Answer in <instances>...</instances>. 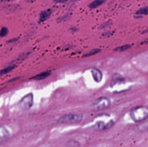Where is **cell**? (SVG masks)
Returning a JSON list of instances; mask_svg holds the SVG:
<instances>
[{"label": "cell", "mask_w": 148, "mask_h": 147, "mask_svg": "<svg viewBox=\"0 0 148 147\" xmlns=\"http://www.w3.org/2000/svg\"><path fill=\"white\" fill-rule=\"evenodd\" d=\"M130 117L135 122H140L148 118V107L139 106L130 111Z\"/></svg>", "instance_id": "obj_1"}, {"label": "cell", "mask_w": 148, "mask_h": 147, "mask_svg": "<svg viewBox=\"0 0 148 147\" xmlns=\"http://www.w3.org/2000/svg\"><path fill=\"white\" fill-rule=\"evenodd\" d=\"M83 116L80 114H69L62 116L58 122L63 124H74L81 122Z\"/></svg>", "instance_id": "obj_2"}, {"label": "cell", "mask_w": 148, "mask_h": 147, "mask_svg": "<svg viewBox=\"0 0 148 147\" xmlns=\"http://www.w3.org/2000/svg\"><path fill=\"white\" fill-rule=\"evenodd\" d=\"M110 101L108 98L101 97L97 98L93 103L92 107L95 110H101L108 108L110 106Z\"/></svg>", "instance_id": "obj_3"}, {"label": "cell", "mask_w": 148, "mask_h": 147, "mask_svg": "<svg viewBox=\"0 0 148 147\" xmlns=\"http://www.w3.org/2000/svg\"><path fill=\"white\" fill-rule=\"evenodd\" d=\"M34 104V96L29 93L23 97L19 103V106L23 110H28L33 106Z\"/></svg>", "instance_id": "obj_4"}, {"label": "cell", "mask_w": 148, "mask_h": 147, "mask_svg": "<svg viewBox=\"0 0 148 147\" xmlns=\"http://www.w3.org/2000/svg\"><path fill=\"white\" fill-rule=\"evenodd\" d=\"M10 137V133L6 127L0 126V143L6 141Z\"/></svg>", "instance_id": "obj_5"}, {"label": "cell", "mask_w": 148, "mask_h": 147, "mask_svg": "<svg viewBox=\"0 0 148 147\" xmlns=\"http://www.w3.org/2000/svg\"><path fill=\"white\" fill-rule=\"evenodd\" d=\"M91 73L94 80L97 82L99 83L101 82L103 78V74L101 70L97 68H94L91 70Z\"/></svg>", "instance_id": "obj_6"}, {"label": "cell", "mask_w": 148, "mask_h": 147, "mask_svg": "<svg viewBox=\"0 0 148 147\" xmlns=\"http://www.w3.org/2000/svg\"><path fill=\"white\" fill-rule=\"evenodd\" d=\"M52 14V11L50 9L42 11L40 14L39 16V21L40 22H42L47 20L51 16Z\"/></svg>", "instance_id": "obj_7"}, {"label": "cell", "mask_w": 148, "mask_h": 147, "mask_svg": "<svg viewBox=\"0 0 148 147\" xmlns=\"http://www.w3.org/2000/svg\"><path fill=\"white\" fill-rule=\"evenodd\" d=\"M105 1L106 0H95L89 4V8L90 9L97 8L103 4Z\"/></svg>", "instance_id": "obj_8"}, {"label": "cell", "mask_w": 148, "mask_h": 147, "mask_svg": "<svg viewBox=\"0 0 148 147\" xmlns=\"http://www.w3.org/2000/svg\"><path fill=\"white\" fill-rule=\"evenodd\" d=\"M50 75V73L49 72H44L35 76L33 77V79L36 80H42L47 78Z\"/></svg>", "instance_id": "obj_9"}, {"label": "cell", "mask_w": 148, "mask_h": 147, "mask_svg": "<svg viewBox=\"0 0 148 147\" xmlns=\"http://www.w3.org/2000/svg\"><path fill=\"white\" fill-rule=\"evenodd\" d=\"M14 68L15 66L14 65L6 67V68L0 71V76H3V75L9 73Z\"/></svg>", "instance_id": "obj_10"}, {"label": "cell", "mask_w": 148, "mask_h": 147, "mask_svg": "<svg viewBox=\"0 0 148 147\" xmlns=\"http://www.w3.org/2000/svg\"><path fill=\"white\" fill-rule=\"evenodd\" d=\"M101 51V49H99V48H95V49H92V50H90L89 52L85 54L84 55V57H90V56L95 55V54L99 53H100Z\"/></svg>", "instance_id": "obj_11"}, {"label": "cell", "mask_w": 148, "mask_h": 147, "mask_svg": "<svg viewBox=\"0 0 148 147\" xmlns=\"http://www.w3.org/2000/svg\"><path fill=\"white\" fill-rule=\"evenodd\" d=\"M106 124H104L102 123H98L95 125V128L98 130H105Z\"/></svg>", "instance_id": "obj_12"}, {"label": "cell", "mask_w": 148, "mask_h": 147, "mask_svg": "<svg viewBox=\"0 0 148 147\" xmlns=\"http://www.w3.org/2000/svg\"><path fill=\"white\" fill-rule=\"evenodd\" d=\"M9 30L8 28L3 27L0 31V37H4L8 33Z\"/></svg>", "instance_id": "obj_13"}, {"label": "cell", "mask_w": 148, "mask_h": 147, "mask_svg": "<svg viewBox=\"0 0 148 147\" xmlns=\"http://www.w3.org/2000/svg\"><path fill=\"white\" fill-rule=\"evenodd\" d=\"M130 47V46L129 45H126L118 47L115 48L114 51H123L128 49Z\"/></svg>", "instance_id": "obj_14"}, {"label": "cell", "mask_w": 148, "mask_h": 147, "mask_svg": "<svg viewBox=\"0 0 148 147\" xmlns=\"http://www.w3.org/2000/svg\"><path fill=\"white\" fill-rule=\"evenodd\" d=\"M137 13L138 15L148 14V7L140 9L139 10H138Z\"/></svg>", "instance_id": "obj_15"}, {"label": "cell", "mask_w": 148, "mask_h": 147, "mask_svg": "<svg viewBox=\"0 0 148 147\" xmlns=\"http://www.w3.org/2000/svg\"><path fill=\"white\" fill-rule=\"evenodd\" d=\"M80 146L79 143H78L77 142L75 141H70L68 143V146H73V147H77L79 146Z\"/></svg>", "instance_id": "obj_16"}, {"label": "cell", "mask_w": 148, "mask_h": 147, "mask_svg": "<svg viewBox=\"0 0 148 147\" xmlns=\"http://www.w3.org/2000/svg\"><path fill=\"white\" fill-rule=\"evenodd\" d=\"M68 1V0H54L57 3H63L67 1Z\"/></svg>", "instance_id": "obj_17"}]
</instances>
